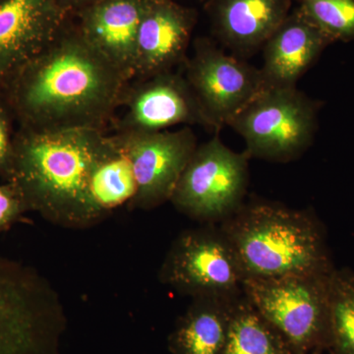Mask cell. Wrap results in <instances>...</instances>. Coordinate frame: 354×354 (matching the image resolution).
I'll use <instances>...</instances> for the list:
<instances>
[{"label":"cell","instance_id":"cell-25","mask_svg":"<svg viewBox=\"0 0 354 354\" xmlns=\"http://www.w3.org/2000/svg\"><path fill=\"white\" fill-rule=\"evenodd\" d=\"M0 93H1V88H0Z\"/></svg>","mask_w":354,"mask_h":354},{"label":"cell","instance_id":"cell-7","mask_svg":"<svg viewBox=\"0 0 354 354\" xmlns=\"http://www.w3.org/2000/svg\"><path fill=\"white\" fill-rule=\"evenodd\" d=\"M249 158L245 151L236 153L225 146L216 133L197 146L169 202L179 213L203 225L221 223L244 203Z\"/></svg>","mask_w":354,"mask_h":354},{"label":"cell","instance_id":"cell-17","mask_svg":"<svg viewBox=\"0 0 354 354\" xmlns=\"http://www.w3.org/2000/svg\"><path fill=\"white\" fill-rule=\"evenodd\" d=\"M236 298H192L169 335L171 353L223 354Z\"/></svg>","mask_w":354,"mask_h":354},{"label":"cell","instance_id":"cell-12","mask_svg":"<svg viewBox=\"0 0 354 354\" xmlns=\"http://www.w3.org/2000/svg\"><path fill=\"white\" fill-rule=\"evenodd\" d=\"M70 17L57 0H0V88L53 43Z\"/></svg>","mask_w":354,"mask_h":354},{"label":"cell","instance_id":"cell-4","mask_svg":"<svg viewBox=\"0 0 354 354\" xmlns=\"http://www.w3.org/2000/svg\"><path fill=\"white\" fill-rule=\"evenodd\" d=\"M66 329L64 306L50 281L0 255V354H64Z\"/></svg>","mask_w":354,"mask_h":354},{"label":"cell","instance_id":"cell-22","mask_svg":"<svg viewBox=\"0 0 354 354\" xmlns=\"http://www.w3.org/2000/svg\"><path fill=\"white\" fill-rule=\"evenodd\" d=\"M15 124L12 111L0 93V177L3 179L12 162Z\"/></svg>","mask_w":354,"mask_h":354},{"label":"cell","instance_id":"cell-3","mask_svg":"<svg viewBox=\"0 0 354 354\" xmlns=\"http://www.w3.org/2000/svg\"><path fill=\"white\" fill-rule=\"evenodd\" d=\"M218 225L245 279L329 274L335 269L322 223L307 209L251 200Z\"/></svg>","mask_w":354,"mask_h":354},{"label":"cell","instance_id":"cell-6","mask_svg":"<svg viewBox=\"0 0 354 354\" xmlns=\"http://www.w3.org/2000/svg\"><path fill=\"white\" fill-rule=\"evenodd\" d=\"M316 120L315 102L297 87H265L228 127L243 138L249 158L288 162L311 145Z\"/></svg>","mask_w":354,"mask_h":354},{"label":"cell","instance_id":"cell-5","mask_svg":"<svg viewBox=\"0 0 354 354\" xmlns=\"http://www.w3.org/2000/svg\"><path fill=\"white\" fill-rule=\"evenodd\" d=\"M332 272L246 279L243 295L297 354L321 353L327 346Z\"/></svg>","mask_w":354,"mask_h":354},{"label":"cell","instance_id":"cell-14","mask_svg":"<svg viewBox=\"0 0 354 354\" xmlns=\"http://www.w3.org/2000/svg\"><path fill=\"white\" fill-rule=\"evenodd\" d=\"M146 0H97L76 16V28L88 46L127 83L136 72L137 36Z\"/></svg>","mask_w":354,"mask_h":354},{"label":"cell","instance_id":"cell-9","mask_svg":"<svg viewBox=\"0 0 354 354\" xmlns=\"http://www.w3.org/2000/svg\"><path fill=\"white\" fill-rule=\"evenodd\" d=\"M183 65L184 76L216 133L266 87L260 68L207 39L195 41L194 53Z\"/></svg>","mask_w":354,"mask_h":354},{"label":"cell","instance_id":"cell-19","mask_svg":"<svg viewBox=\"0 0 354 354\" xmlns=\"http://www.w3.org/2000/svg\"><path fill=\"white\" fill-rule=\"evenodd\" d=\"M223 354L297 353L242 295L236 298L232 307Z\"/></svg>","mask_w":354,"mask_h":354},{"label":"cell","instance_id":"cell-23","mask_svg":"<svg viewBox=\"0 0 354 354\" xmlns=\"http://www.w3.org/2000/svg\"><path fill=\"white\" fill-rule=\"evenodd\" d=\"M26 213L24 203L12 186L0 184V234L15 225Z\"/></svg>","mask_w":354,"mask_h":354},{"label":"cell","instance_id":"cell-18","mask_svg":"<svg viewBox=\"0 0 354 354\" xmlns=\"http://www.w3.org/2000/svg\"><path fill=\"white\" fill-rule=\"evenodd\" d=\"M137 185L129 158L114 135L97 158L88 184V227L101 223L136 195Z\"/></svg>","mask_w":354,"mask_h":354},{"label":"cell","instance_id":"cell-24","mask_svg":"<svg viewBox=\"0 0 354 354\" xmlns=\"http://www.w3.org/2000/svg\"><path fill=\"white\" fill-rule=\"evenodd\" d=\"M60 6L64 7L65 10L68 11L70 14L78 12L84 7L94 3L97 0H57Z\"/></svg>","mask_w":354,"mask_h":354},{"label":"cell","instance_id":"cell-1","mask_svg":"<svg viewBox=\"0 0 354 354\" xmlns=\"http://www.w3.org/2000/svg\"><path fill=\"white\" fill-rule=\"evenodd\" d=\"M128 83L68 20L53 43L1 87L18 127L106 131Z\"/></svg>","mask_w":354,"mask_h":354},{"label":"cell","instance_id":"cell-2","mask_svg":"<svg viewBox=\"0 0 354 354\" xmlns=\"http://www.w3.org/2000/svg\"><path fill=\"white\" fill-rule=\"evenodd\" d=\"M109 135L95 129L18 127L6 183L28 212L66 228H88V184Z\"/></svg>","mask_w":354,"mask_h":354},{"label":"cell","instance_id":"cell-13","mask_svg":"<svg viewBox=\"0 0 354 354\" xmlns=\"http://www.w3.org/2000/svg\"><path fill=\"white\" fill-rule=\"evenodd\" d=\"M196 12L174 0H146L136 44L134 80L184 64Z\"/></svg>","mask_w":354,"mask_h":354},{"label":"cell","instance_id":"cell-26","mask_svg":"<svg viewBox=\"0 0 354 354\" xmlns=\"http://www.w3.org/2000/svg\"><path fill=\"white\" fill-rule=\"evenodd\" d=\"M317 354H321V353H317Z\"/></svg>","mask_w":354,"mask_h":354},{"label":"cell","instance_id":"cell-10","mask_svg":"<svg viewBox=\"0 0 354 354\" xmlns=\"http://www.w3.org/2000/svg\"><path fill=\"white\" fill-rule=\"evenodd\" d=\"M129 158L137 191L130 209H153L171 201L197 139L190 127L177 131L114 133Z\"/></svg>","mask_w":354,"mask_h":354},{"label":"cell","instance_id":"cell-11","mask_svg":"<svg viewBox=\"0 0 354 354\" xmlns=\"http://www.w3.org/2000/svg\"><path fill=\"white\" fill-rule=\"evenodd\" d=\"M115 133H155L176 125L209 128L192 88L180 72H162L128 83Z\"/></svg>","mask_w":354,"mask_h":354},{"label":"cell","instance_id":"cell-20","mask_svg":"<svg viewBox=\"0 0 354 354\" xmlns=\"http://www.w3.org/2000/svg\"><path fill=\"white\" fill-rule=\"evenodd\" d=\"M326 351L354 354V272L334 269L329 286V330Z\"/></svg>","mask_w":354,"mask_h":354},{"label":"cell","instance_id":"cell-8","mask_svg":"<svg viewBox=\"0 0 354 354\" xmlns=\"http://www.w3.org/2000/svg\"><path fill=\"white\" fill-rule=\"evenodd\" d=\"M158 281L192 298H235L243 293L245 274L220 225L186 230L172 242L158 271Z\"/></svg>","mask_w":354,"mask_h":354},{"label":"cell","instance_id":"cell-16","mask_svg":"<svg viewBox=\"0 0 354 354\" xmlns=\"http://www.w3.org/2000/svg\"><path fill=\"white\" fill-rule=\"evenodd\" d=\"M291 6L292 0H215L212 22L221 43L243 59L264 46Z\"/></svg>","mask_w":354,"mask_h":354},{"label":"cell","instance_id":"cell-15","mask_svg":"<svg viewBox=\"0 0 354 354\" xmlns=\"http://www.w3.org/2000/svg\"><path fill=\"white\" fill-rule=\"evenodd\" d=\"M332 41L298 6L263 46L261 67L266 87L295 88L324 48Z\"/></svg>","mask_w":354,"mask_h":354},{"label":"cell","instance_id":"cell-21","mask_svg":"<svg viewBox=\"0 0 354 354\" xmlns=\"http://www.w3.org/2000/svg\"><path fill=\"white\" fill-rule=\"evenodd\" d=\"M299 7L330 41L354 39V0H300Z\"/></svg>","mask_w":354,"mask_h":354}]
</instances>
